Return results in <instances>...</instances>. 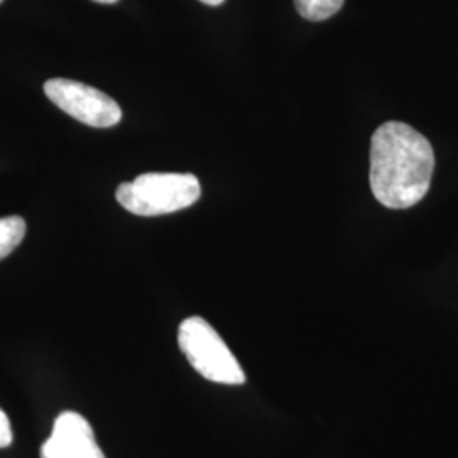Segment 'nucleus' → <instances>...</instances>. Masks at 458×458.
<instances>
[{"mask_svg": "<svg viewBox=\"0 0 458 458\" xmlns=\"http://www.w3.org/2000/svg\"><path fill=\"white\" fill-rule=\"evenodd\" d=\"M0 2H2V0H0Z\"/></svg>", "mask_w": 458, "mask_h": 458, "instance_id": "11", "label": "nucleus"}, {"mask_svg": "<svg viewBox=\"0 0 458 458\" xmlns=\"http://www.w3.org/2000/svg\"><path fill=\"white\" fill-rule=\"evenodd\" d=\"M41 458H106L96 440L94 429L82 414L62 412L41 446Z\"/></svg>", "mask_w": 458, "mask_h": 458, "instance_id": "5", "label": "nucleus"}, {"mask_svg": "<svg viewBox=\"0 0 458 458\" xmlns=\"http://www.w3.org/2000/svg\"><path fill=\"white\" fill-rule=\"evenodd\" d=\"M294 4L297 13L304 19L327 21L344 7V0H294Z\"/></svg>", "mask_w": 458, "mask_h": 458, "instance_id": "7", "label": "nucleus"}, {"mask_svg": "<svg viewBox=\"0 0 458 458\" xmlns=\"http://www.w3.org/2000/svg\"><path fill=\"white\" fill-rule=\"evenodd\" d=\"M45 94L64 113L92 128H113L123 119L114 98L82 82L51 79L45 83Z\"/></svg>", "mask_w": 458, "mask_h": 458, "instance_id": "4", "label": "nucleus"}, {"mask_svg": "<svg viewBox=\"0 0 458 458\" xmlns=\"http://www.w3.org/2000/svg\"><path fill=\"white\" fill-rule=\"evenodd\" d=\"M435 151L421 132L404 123L377 128L370 143V187L389 209H408L428 194Z\"/></svg>", "mask_w": 458, "mask_h": 458, "instance_id": "1", "label": "nucleus"}, {"mask_svg": "<svg viewBox=\"0 0 458 458\" xmlns=\"http://www.w3.org/2000/svg\"><path fill=\"white\" fill-rule=\"evenodd\" d=\"M179 346L185 359L204 378L226 386L245 384L242 365L206 319L199 316L183 319L179 327Z\"/></svg>", "mask_w": 458, "mask_h": 458, "instance_id": "3", "label": "nucleus"}, {"mask_svg": "<svg viewBox=\"0 0 458 458\" xmlns=\"http://www.w3.org/2000/svg\"><path fill=\"white\" fill-rule=\"evenodd\" d=\"M94 2H98V4H115L117 0H94Z\"/></svg>", "mask_w": 458, "mask_h": 458, "instance_id": "10", "label": "nucleus"}, {"mask_svg": "<svg viewBox=\"0 0 458 458\" xmlns=\"http://www.w3.org/2000/svg\"><path fill=\"white\" fill-rule=\"evenodd\" d=\"M26 236V221L21 216L0 219V260L9 257Z\"/></svg>", "mask_w": 458, "mask_h": 458, "instance_id": "6", "label": "nucleus"}, {"mask_svg": "<svg viewBox=\"0 0 458 458\" xmlns=\"http://www.w3.org/2000/svg\"><path fill=\"white\" fill-rule=\"evenodd\" d=\"M13 442H14L13 426H11L7 414L0 410V448H7Z\"/></svg>", "mask_w": 458, "mask_h": 458, "instance_id": "8", "label": "nucleus"}, {"mask_svg": "<svg viewBox=\"0 0 458 458\" xmlns=\"http://www.w3.org/2000/svg\"><path fill=\"white\" fill-rule=\"evenodd\" d=\"M199 197L200 183L192 174H143L115 191L117 202L136 216L177 213Z\"/></svg>", "mask_w": 458, "mask_h": 458, "instance_id": "2", "label": "nucleus"}, {"mask_svg": "<svg viewBox=\"0 0 458 458\" xmlns=\"http://www.w3.org/2000/svg\"><path fill=\"white\" fill-rule=\"evenodd\" d=\"M202 4H206V5H213V7H216V5H221L225 0H200Z\"/></svg>", "mask_w": 458, "mask_h": 458, "instance_id": "9", "label": "nucleus"}]
</instances>
